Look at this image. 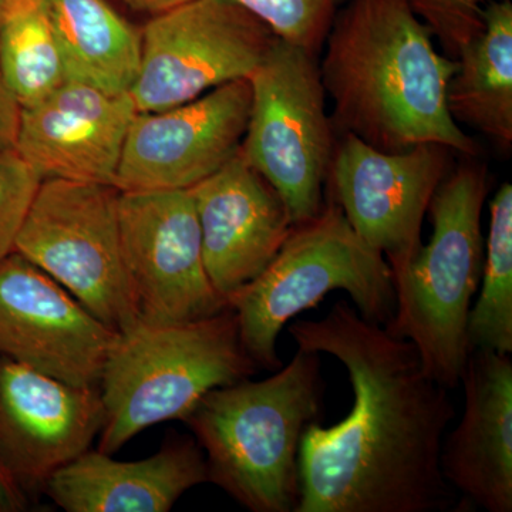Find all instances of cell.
I'll return each instance as SVG.
<instances>
[{
	"label": "cell",
	"mask_w": 512,
	"mask_h": 512,
	"mask_svg": "<svg viewBox=\"0 0 512 512\" xmlns=\"http://www.w3.org/2000/svg\"><path fill=\"white\" fill-rule=\"evenodd\" d=\"M0 76L22 107L45 99L66 82L62 52L43 0H3Z\"/></svg>",
	"instance_id": "obj_21"
},
{
	"label": "cell",
	"mask_w": 512,
	"mask_h": 512,
	"mask_svg": "<svg viewBox=\"0 0 512 512\" xmlns=\"http://www.w3.org/2000/svg\"><path fill=\"white\" fill-rule=\"evenodd\" d=\"M103 424L99 387L73 386L0 355V468L26 497L90 450Z\"/></svg>",
	"instance_id": "obj_14"
},
{
	"label": "cell",
	"mask_w": 512,
	"mask_h": 512,
	"mask_svg": "<svg viewBox=\"0 0 512 512\" xmlns=\"http://www.w3.org/2000/svg\"><path fill=\"white\" fill-rule=\"evenodd\" d=\"M22 106L0 76V151L12 150L18 140Z\"/></svg>",
	"instance_id": "obj_26"
},
{
	"label": "cell",
	"mask_w": 512,
	"mask_h": 512,
	"mask_svg": "<svg viewBox=\"0 0 512 512\" xmlns=\"http://www.w3.org/2000/svg\"><path fill=\"white\" fill-rule=\"evenodd\" d=\"M204 483L207 463L197 440L173 439L138 461L87 450L56 471L43 493L67 512H167Z\"/></svg>",
	"instance_id": "obj_18"
},
{
	"label": "cell",
	"mask_w": 512,
	"mask_h": 512,
	"mask_svg": "<svg viewBox=\"0 0 512 512\" xmlns=\"http://www.w3.org/2000/svg\"><path fill=\"white\" fill-rule=\"evenodd\" d=\"M320 355L298 349L268 379L218 387L184 423L207 463L208 483L252 512H295L299 450L322 409Z\"/></svg>",
	"instance_id": "obj_3"
},
{
	"label": "cell",
	"mask_w": 512,
	"mask_h": 512,
	"mask_svg": "<svg viewBox=\"0 0 512 512\" xmlns=\"http://www.w3.org/2000/svg\"><path fill=\"white\" fill-rule=\"evenodd\" d=\"M136 114L130 93L67 79L45 99L22 107L15 150L42 181L114 185Z\"/></svg>",
	"instance_id": "obj_15"
},
{
	"label": "cell",
	"mask_w": 512,
	"mask_h": 512,
	"mask_svg": "<svg viewBox=\"0 0 512 512\" xmlns=\"http://www.w3.org/2000/svg\"><path fill=\"white\" fill-rule=\"evenodd\" d=\"M298 349L335 357L348 373L352 409L312 423L299 450L295 512H437L453 505L441 444L454 404L416 348L345 301L325 318L288 328Z\"/></svg>",
	"instance_id": "obj_1"
},
{
	"label": "cell",
	"mask_w": 512,
	"mask_h": 512,
	"mask_svg": "<svg viewBox=\"0 0 512 512\" xmlns=\"http://www.w3.org/2000/svg\"><path fill=\"white\" fill-rule=\"evenodd\" d=\"M2 2H3V0H0V6H2Z\"/></svg>",
	"instance_id": "obj_30"
},
{
	"label": "cell",
	"mask_w": 512,
	"mask_h": 512,
	"mask_svg": "<svg viewBox=\"0 0 512 512\" xmlns=\"http://www.w3.org/2000/svg\"><path fill=\"white\" fill-rule=\"evenodd\" d=\"M480 295L468 316V342L476 349L512 352V187L504 183L490 201Z\"/></svg>",
	"instance_id": "obj_22"
},
{
	"label": "cell",
	"mask_w": 512,
	"mask_h": 512,
	"mask_svg": "<svg viewBox=\"0 0 512 512\" xmlns=\"http://www.w3.org/2000/svg\"><path fill=\"white\" fill-rule=\"evenodd\" d=\"M487 195L484 164L468 161L450 170L427 211L430 241L390 268L396 308L384 328L409 340L427 375L446 389L460 386L471 355L468 316L483 274Z\"/></svg>",
	"instance_id": "obj_4"
},
{
	"label": "cell",
	"mask_w": 512,
	"mask_h": 512,
	"mask_svg": "<svg viewBox=\"0 0 512 512\" xmlns=\"http://www.w3.org/2000/svg\"><path fill=\"white\" fill-rule=\"evenodd\" d=\"M451 153L439 144L383 151L350 133L335 147L326 178L330 201L390 268L409 261L423 244L421 225L450 173Z\"/></svg>",
	"instance_id": "obj_11"
},
{
	"label": "cell",
	"mask_w": 512,
	"mask_h": 512,
	"mask_svg": "<svg viewBox=\"0 0 512 512\" xmlns=\"http://www.w3.org/2000/svg\"><path fill=\"white\" fill-rule=\"evenodd\" d=\"M131 84L137 113L180 106L248 79L276 36L232 0H191L148 20Z\"/></svg>",
	"instance_id": "obj_9"
},
{
	"label": "cell",
	"mask_w": 512,
	"mask_h": 512,
	"mask_svg": "<svg viewBox=\"0 0 512 512\" xmlns=\"http://www.w3.org/2000/svg\"><path fill=\"white\" fill-rule=\"evenodd\" d=\"M264 22L278 39L318 55L338 0H232Z\"/></svg>",
	"instance_id": "obj_23"
},
{
	"label": "cell",
	"mask_w": 512,
	"mask_h": 512,
	"mask_svg": "<svg viewBox=\"0 0 512 512\" xmlns=\"http://www.w3.org/2000/svg\"><path fill=\"white\" fill-rule=\"evenodd\" d=\"M28 505L29 498L0 468V512L25 511L28 510Z\"/></svg>",
	"instance_id": "obj_27"
},
{
	"label": "cell",
	"mask_w": 512,
	"mask_h": 512,
	"mask_svg": "<svg viewBox=\"0 0 512 512\" xmlns=\"http://www.w3.org/2000/svg\"><path fill=\"white\" fill-rule=\"evenodd\" d=\"M417 18L439 39L446 56L458 53L483 33L484 9L493 0H407Z\"/></svg>",
	"instance_id": "obj_24"
},
{
	"label": "cell",
	"mask_w": 512,
	"mask_h": 512,
	"mask_svg": "<svg viewBox=\"0 0 512 512\" xmlns=\"http://www.w3.org/2000/svg\"><path fill=\"white\" fill-rule=\"evenodd\" d=\"M117 330L18 252L0 261V355L79 387H99Z\"/></svg>",
	"instance_id": "obj_13"
},
{
	"label": "cell",
	"mask_w": 512,
	"mask_h": 512,
	"mask_svg": "<svg viewBox=\"0 0 512 512\" xmlns=\"http://www.w3.org/2000/svg\"><path fill=\"white\" fill-rule=\"evenodd\" d=\"M119 200L114 185L43 180L13 252L124 332L141 318L121 249Z\"/></svg>",
	"instance_id": "obj_7"
},
{
	"label": "cell",
	"mask_w": 512,
	"mask_h": 512,
	"mask_svg": "<svg viewBox=\"0 0 512 512\" xmlns=\"http://www.w3.org/2000/svg\"><path fill=\"white\" fill-rule=\"evenodd\" d=\"M127 8L134 10V12L144 13V15L153 16L161 15L177 8V6L184 5V3L191 2V0H120Z\"/></svg>",
	"instance_id": "obj_28"
},
{
	"label": "cell",
	"mask_w": 512,
	"mask_h": 512,
	"mask_svg": "<svg viewBox=\"0 0 512 512\" xmlns=\"http://www.w3.org/2000/svg\"><path fill=\"white\" fill-rule=\"evenodd\" d=\"M121 249L143 322L210 318L228 308L202 255L191 190L120 191Z\"/></svg>",
	"instance_id": "obj_10"
},
{
	"label": "cell",
	"mask_w": 512,
	"mask_h": 512,
	"mask_svg": "<svg viewBox=\"0 0 512 512\" xmlns=\"http://www.w3.org/2000/svg\"><path fill=\"white\" fill-rule=\"evenodd\" d=\"M483 33L458 53L447 86V106L457 124L512 144V3L493 0L484 9Z\"/></svg>",
	"instance_id": "obj_19"
},
{
	"label": "cell",
	"mask_w": 512,
	"mask_h": 512,
	"mask_svg": "<svg viewBox=\"0 0 512 512\" xmlns=\"http://www.w3.org/2000/svg\"><path fill=\"white\" fill-rule=\"evenodd\" d=\"M343 291L359 315L387 326L394 315L389 262L367 245L333 201L311 220L295 225L275 258L256 278L231 293L245 352L262 369H281L278 339L289 320Z\"/></svg>",
	"instance_id": "obj_6"
},
{
	"label": "cell",
	"mask_w": 512,
	"mask_h": 512,
	"mask_svg": "<svg viewBox=\"0 0 512 512\" xmlns=\"http://www.w3.org/2000/svg\"><path fill=\"white\" fill-rule=\"evenodd\" d=\"M464 413L441 444L444 480L488 512L512 511L511 355L476 349L461 383Z\"/></svg>",
	"instance_id": "obj_17"
},
{
	"label": "cell",
	"mask_w": 512,
	"mask_h": 512,
	"mask_svg": "<svg viewBox=\"0 0 512 512\" xmlns=\"http://www.w3.org/2000/svg\"><path fill=\"white\" fill-rule=\"evenodd\" d=\"M190 190L205 269L215 291L227 301L264 271L295 225L281 195L241 150Z\"/></svg>",
	"instance_id": "obj_16"
},
{
	"label": "cell",
	"mask_w": 512,
	"mask_h": 512,
	"mask_svg": "<svg viewBox=\"0 0 512 512\" xmlns=\"http://www.w3.org/2000/svg\"><path fill=\"white\" fill-rule=\"evenodd\" d=\"M316 56L276 37L248 77L251 111L241 153L281 195L293 225L325 205L336 147Z\"/></svg>",
	"instance_id": "obj_8"
},
{
	"label": "cell",
	"mask_w": 512,
	"mask_h": 512,
	"mask_svg": "<svg viewBox=\"0 0 512 512\" xmlns=\"http://www.w3.org/2000/svg\"><path fill=\"white\" fill-rule=\"evenodd\" d=\"M339 3L346 2V0H338Z\"/></svg>",
	"instance_id": "obj_29"
},
{
	"label": "cell",
	"mask_w": 512,
	"mask_h": 512,
	"mask_svg": "<svg viewBox=\"0 0 512 512\" xmlns=\"http://www.w3.org/2000/svg\"><path fill=\"white\" fill-rule=\"evenodd\" d=\"M67 79L106 92L130 90L140 66L141 32L109 0H43Z\"/></svg>",
	"instance_id": "obj_20"
},
{
	"label": "cell",
	"mask_w": 512,
	"mask_h": 512,
	"mask_svg": "<svg viewBox=\"0 0 512 512\" xmlns=\"http://www.w3.org/2000/svg\"><path fill=\"white\" fill-rule=\"evenodd\" d=\"M256 372L229 308L171 325L140 320L117 332L104 362L99 383L104 424L97 450L113 456L141 431L184 421L205 394Z\"/></svg>",
	"instance_id": "obj_5"
},
{
	"label": "cell",
	"mask_w": 512,
	"mask_h": 512,
	"mask_svg": "<svg viewBox=\"0 0 512 512\" xmlns=\"http://www.w3.org/2000/svg\"><path fill=\"white\" fill-rule=\"evenodd\" d=\"M251 100L249 80L239 79L180 106L137 113L114 185L120 191L190 190L241 150Z\"/></svg>",
	"instance_id": "obj_12"
},
{
	"label": "cell",
	"mask_w": 512,
	"mask_h": 512,
	"mask_svg": "<svg viewBox=\"0 0 512 512\" xmlns=\"http://www.w3.org/2000/svg\"><path fill=\"white\" fill-rule=\"evenodd\" d=\"M40 183L39 175L15 148L0 151V261L15 251L16 238Z\"/></svg>",
	"instance_id": "obj_25"
},
{
	"label": "cell",
	"mask_w": 512,
	"mask_h": 512,
	"mask_svg": "<svg viewBox=\"0 0 512 512\" xmlns=\"http://www.w3.org/2000/svg\"><path fill=\"white\" fill-rule=\"evenodd\" d=\"M323 46L320 79L345 133L383 151L439 144L474 157L478 146L447 106L457 62L407 0H346Z\"/></svg>",
	"instance_id": "obj_2"
}]
</instances>
